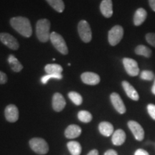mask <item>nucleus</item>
I'll return each instance as SVG.
<instances>
[{"instance_id": "f257e3e1", "label": "nucleus", "mask_w": 155, "mask_h": 155, "mask_svg": "<svg viewBox=\"0 0 155 155\" xmlns=\"http://www.w3.org/2000/svg\"><path fill=\"white\" fill-rule=\"evenodd\" d=\"M11 26L21 35L25 38H30L32 35V30L30 20L24 17H15L11 18Z\"/></svg>"}, {"instance_id": "f03ea898", "label": "nucleus", "mask_w": 155, "mask_h": 155, "mask_svg": "<svg viewBox=\"0 0 155 155\" xmlns=\"http://www.w3.org/2000/svg\"><path fill=\"white\" fill-rule=\"evenodd\" d=\"M50 22L47 19H41L36 24V35L42 42H46L50 40Z\"/></svg>"}, {"instance_id": "7ed1b4c3", "label": "nucleus", "mask_w": 155, "mask_h": 155, "mask_svg": "<svg viewBox=\"0 0 155 155\" xmlns=\"http://www.w3.org/2000/svg\"><path fill=\"white\" fill-rule=\"evenodd\" d=\"M30 148L37 154L43 155L47 154L49 151V146H48L47 141L42 138H35L31 139L29 141Z\"/></svg>"}, {"instance_id": "20e7f679", "label": "nucleus", "mask_w": 155, "mask_h": 155, "mask_svg": "<svg viewBox=\"0 0 155 155\" xmlns=\"http://www.w3.org/2000/svg\"><path fill=\"white\" fill-rule=\"evenodd\" d=\"M50 40L53 45L58 52L65 55L68 53V49L66 42L61 35L55 32H51Z\"/></svg>"}, {"instance_id": "39448f33", "label": "nucleus", "mask_w": 155, "mask_h": 155, "mask_svg": "<svg viewBox=\"0 0 155 155\" xmlns=\"http://www.w3.org/2000/svg\"><path fill=\"white\" fill-rule=\"evenodd\" d=\"M124 36V29L120 25H115L109 30L108 35V40L111 46L119 44Z\"/></svg>"}, {"instance_id": "423d86ee", "label": "nucleus", "mask_w": 155, "mask_h": 155, "mask_svg": "<svg viewBox=\"0 0 155 155\" xmlns=\"http://www.w3.org/2000/svg\"><path fill=\"white\" fill-rule=\"evenodd\" d=\"M78 31L80 38L83 42L88 43L91 41L92 32L90 25L86 20H81L78 25Z\"/></svg>"}, {"instance_id": "0eeeda50", "label": "nucleus", "mask_w": 155, "mask_h": 155, "mask_svg": "<svg viewBox=\"0 0 155 155\" xmlns=\"http://www.w3.org/2000/svg\"><path fill=\"white\" fill-rule=\"evenodd\" d=\"M123 65L124 68L130 76H137L139 73V68L137 62L134 59L129 58H124L123 59Z\"/></svg>"}, {"instance_id": "6e6552de", "label": "nucleus", "mask_w": 155, "mask_h": 155, "mask_svg": "<svg viewBox=\"0 0 155 155\" xmlns=\"http://www.w3.org/2000/svg\"><path fill=\"white\" fill-rule=\"evenodd\" d=\"M0 41L9 49L17 50L19 47V45L17 39L12 35L7 32H1L0 33Z\"/></svg>"}, {"instance_id": "1a4fd4ad", "label": "nucleus", "mask_w": 155, "mask_h": 155, "mask_svg": "<svg viewBox=\"0 0 155 155\" xmlns=\"http://www.w3.org/2000/svg\"><path fill=\"white\" fill-rule=\"evenodd\" d=\"M128 127L129 128L131 132H132L134 138L137 141H142L144 138V130L142 127L139 124L138 122L135 121H129L128 122Z\"/></svg>"}, {"instance_id": "9d476101", "label": "nucleus", "mask_w": 155, "mask_h": 155, "mask_svg": "<svg viewBox=\"0 0 155 155\" xmlns=\"http://www.w3.org/2000/svg\"><path fill=\"white\" fill-rule=\"evenodd\" d=\"M110 99H111V104L116 111L120 114H124L127 111V108L124 104L121 98L117 93H112L110 96Z\"/></svg>"}, {"instance_id": "9b49d317", "label": "nucleus", "mask_w": 155, "mask_h": 155, "mask_svg": "<svg viewBox=\"0 0 155 155\" xmlns=\"http://www.w3.org/2000/svg\"><path fill=\"white\" fill-rule=\"evenodd\" d=\"M5 116L7 121L14 123L19 119V110L14 104H9L5 108Z\"/></svg>"}, {"instance_id": "f8f14e48", "label": "nucleus", "mask_w": 155, "mask_h": 155, "mask_svg": "<svg viewBox=\"0 0 155 155\" xmlns=\"http://www.w3.org/2000/svg\"><path fill=\"white\" fill-rule=\"evenodd\" d=\"M65 105H66V102L63 95L60 93H55L53 95V100H52V106H53L54 111L57 112L63 111Z\"/></svg>"}, {"instance_id": "ddd939ff", "label": "nucleus", "mask_w": 155, "mask_h": 155, "mask_svg": "<svg viewBox=\"0 0 155 155\" xmlns=\"http://www.w3.org/2000/svg\"><path fill=\"white\" fill-rule=\"evenodd\" d=\"M81 80L85 84L95 86L100 83V76L96 73L93 72H85L81 75Z\"/></svg>"}, {"instance_id": "4468645a", "label": "nucleus", "mask_w": 155, "mask_h": 155, "mask_svg": "<svg viewBox=\"0 0 155 155\" xmlns=\"http://www.w3.org/2000/svg\"><path fill=\"white\" fill-rule=\"evenodd\" d=\"M122 87H123L124 90L126 94H127V96L130 98L131 100L137 101L139 99V96L138 92L136 91V89L131 86V85L127 81H122L121 83Z\"/></svg>"}, {"instance_id": "2eb2a0df", "label": "nucleus", "mask_w": 155, "mask_h": 155, "mask_svg": "<svg viewBox=\"0 0 155 155\" xmlns=\"http://www.w3.org/2000/svg\"><path fill=\"white\" fill-rule=\"evenodd\" d=\"M101 14L106 18H110L113 15V3L112 0H103L100 5Z\"/></svg>"}, {"instance_id": "dca6fc26", "label": "nucleus", "mask_w": 155, "mask_h": 155, "mask_svg": "<svg viewBox=\"0 0 155 155\" xmlns=\"http://www.w3.org/2000/svg\"><path fill=\"white\" fill-rule=\"evenodd\" d=\"M81 128L75 124L69 125L65 131V136L68 139H75L81 134Z\"/></svg>"}, {"instance_id": "f3484780", "label": "nucleus", "mask_w": 155, "mask_h": 155, "mask_svg": "<svg viewBox=\"0 0 155 155\" xmlns=\"http://www.w3.org/2000/svg\"><path fill=\"white\" fill-rule=\"evenodd\" d=\"M126 134L122 129H117L112 134V143L116 146H121L126 141Z\"/></svg>"}, {"instance_id": "a211bd4d", "label": "nucleus", "mask_w": 155, "mask_h": 155, "mask_svg": "<svg viewBox=\"0 0 155 155\" xmlns=\"http://www.w3.org/2000/svg\"><path fill=\"white\" fill-rule=\"evenodd\" d=\"M147 17V12L144 9L139 8L134 15V24L135 26H139L144 22Z\"/></svg>"}, {"instance_id": "6ab92c4d", "label": "nucleus", "mask_w": 155, "mask_h": 155, "mask_svg": "<svg viewBox=\"0 0 155 155\" xmlns=\"http://www.w3.org/2000/svg\"><path fill=\"white\" fill-rule=\"evenodd\" d=\"M98 130L104 137H110L114 134V127L108 121H102L98 125Z\"/></svg>"}, {"instance_id": "aec40b11", "label": "nucleus", "mask_w": 155, "mask_h": 155, "mask_svg": "<svg viewBox=\"0 0 155 155\" xmlns=\"http://www.w3.org/2000/svg\"><path fill=\"white\" fill-rule=\"evenodd\" d=\"M7 61H8V63L9 64V65H10L11 69L14 72L19 73L22 70V65L20 63V62L17 60V58L15 57V55H9Z\"/></svg>"}, {"instance_id": "412c9836", "label": "nucleus", "mask_w": 155, "mask_h": 155, "mask_svg": "<svg viewBox=\"0 0 155 155\" xmlns=\"http://www.w3.org/2000/svg\"><path fill=\"white\" fill-rule=\"evenodd\" d=\"M70 153L71 155H80L82 152V147L80 143L75 141H69L67 144Z\"/></svg>"}, {"instance_id": "4be33fe9", "label": "nucleus", "mask_w": 155, "mask_h": 155, "mask_svg": "<svg viewBox=\"0 0 155 155\" xmlns=\"http://www.w3.org/2000/svg\"><path fill=\"white\" fill-rule=\"evenodd\" d=\"M45 71L48 74L59 75L63 71V68L58 64H48L45 67Z\"/></svg>"}, {"instance_id": "5701e85b", "label": "nucleus", "mask_w": 155, "mask_h": 155, "mask_svg": "<svg viewBox=\"0 0 155 155\" xmlns=\"http://www.w3.org/2000/svg\"><path fill=\"white\" fill-rule=\"evenodd\" d=\"M135 53L138 55H142L145 58H149L152 56V52L150 48L143 45H140L135 48Z\"/></svg>"}, {"instance_id": "b1692460", "label": "nucleus", "mask_w": 155, "mask_h": 155, "mask_svg": "<svg viewBox=\"0 0 155 155\" xmlns=\"http://www.w3.org/2000/svg\"><path fill=\"white\" fill-rule=\"evenodd\" d=\"M46 1L58 12H63L65 9V4L63 0H46Z\"/></svg>"}, {"instance_id": "393cba45", "label": "nucleus", "mask_w": 155, "mask_h": 155, "mask_svg": "<svg viewBox=\"0 0 155 155\" xmlns=\"http://www.w3.org/2000/svg\"><path fill=\"white\" fill-rule=\"evenodd\" d=\"M78 118L81 122L83 123H89L93 119L92 114L87 111H81L78 114Z\"/></svg>"}, {"instance_id": "a878e982", "label": "nucleus", "mask_w": 155, "mask_h": 155, "mask_svg": "<svg viewBox=\"0 0 155 155\" xmlns=\"http://www.w3.org/2000/svg\"><path fill=\"white\" fill-rule=\"evenodd\" d=\"M68 97L73 104L77 106L81 105L83 103V98L78 93L75 91H71L68 93Z\"/></svg>"}, {"instance_id": "bb28decb", "label": "nucleus", "mask_w": 155, "mask_h": 155, "mask_svg": "<svg viewBox=\"0 0 155 155\" xmlns=\"http://www.w3.org/2000/svg\"><path fill=\"white\" fill-rule=\"evenodd\" d=\"M154 73L152 71H148V70H144L142 71L140 73V78L142 80L144 81H152L154 79Z\"/></svg>"}, {"instance_id": "cd10ccee", "label": "nucleus", "mask_w": 155, "mask_h": 155, "mask_svg": "<svg viewBox=\"0 0 155 155\" xmlns=\"http://www.w3.org/2000/svg\"><path fill=\"white\" fill-rule=\"evenodd\" d=\"M63 78V75L62 74L59 75H54V74H48L46 75H44V76L42 77L41 78V83L42 84H46L48 83V81L50 80V79L54 78V79H62Z\"/></svg>"}, {"instance_id": "c85d7f7f", "label": "nucleus", "mask_w": 155, "mask_h": 155, "mask_svg": "<svg viewBox=\"0 0 155 155\" xmlns=\"http://www.w3.org/2000/svg\"><path fill=\"white\" fill-rule=\"evenodd\" d=\"M146 40L150 45L153 46L155 48V33H152V32H150L146 35Z\"/></svg>"}, {"instance_id": "c756f323", "label": "nucleus", "mask_w": 155, "mask_h": 155, "mask_svg": "<svg viewBox=\"0 0 155 155\" xmlns=\"http://www.w3.org/2000/svg\"><path fill=\"white\" fill-rule=\"evenodd\" d=\"M147 111L151 116V118L155 121V105L152 104H148L147 106Z\"/></svg>"}, {"instance_id": "7c9ffc66", "label": "nucleus", "mask_w": 155, "mask_h": 155, "mask_svg": "<svg viewBox=\"0 0 155 155\" xmlns=\"http://www.w3.org/2000/svg\"><path fill=\"white\" fill-rule=\"evenodd\" d=\"M8 78L5 73L0 71V84H5L7 82Z\"/></svg>"}, {"instance_id": "2f4dec72", "label": "nucleus", "mask_w": 155, "mask_h": 155, "mask_svg": "<svg viewBox=\"0 0 155 155\" xmlns=\"http://www.w3.org/2000/svg\"><path fill=\"white\" fill-rule=\"evenodd\" d=\"M134 155H150V154L143 149H138L135 152Z\"/></svg>"}, {"instance_id": "473e14b6", "label": "nucleus", "mask_w": 155, "mask_h": 155, "mask_svg": "<svg viewBox=\"0 0 155 155\" xmlns=\"http://www.w3.org/2000/svg\"><path fill=\"white\" fill-rule=\"evenodd\" d=\"M104 155H118V153L114 150H108L104 153Z\"/></svg>"}, {"instance_id": "72a5a7b5", "label": "nucleus", "mask_w": 155, "mask_h": 155, "mask_svg": "<svg viewBox=\"0 0 155 155\" xmlns=\"http://www.w3.org/2000/svg\"><path fill=\"white\" fill-rule=\"evenodd\" d=\"M149 4L152 10L155 12V0H149Z\"/></svg>"}, {"instance_id": "f704fd0d", "label": "nucleus", "mask_w": 155, "mask_h": 155, "mask_svg": "<svg viewBox=\"0 0 155 155\" xmlns=\"http://www.w3.org/2000/svg\"><path fill=\"white\" fill-rule=\"evenodd\" d=\"M87 155H98V152L97 150H93Z\"/></svg>"}, {"instance_id": "c9c22d12", "label": "nucleus", "mask_w": 155, "mask_h": 155, "mask_svg": "<svg viewBox=\"0 0 155 155\" xmlns=\"http://www.w3.org/2000/svg\"><path fill=\"white\" fill-rule=\"evenodd\" d=\"M152 92L153 94L155 95V77L154 79V83H153V86L152 87Z\"/></svg>"}]
</instances>
